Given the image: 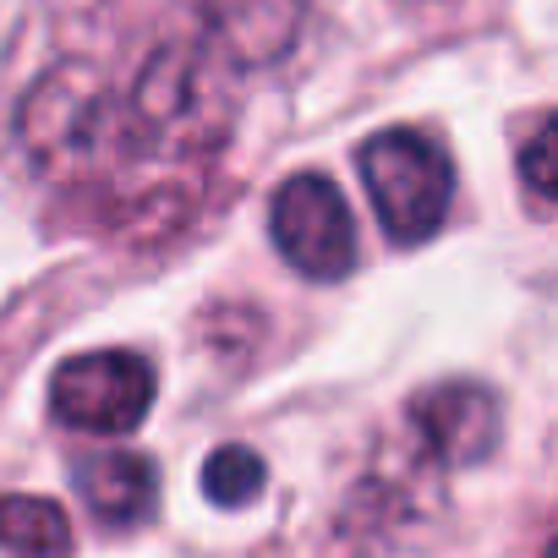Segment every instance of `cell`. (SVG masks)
Segmentation results:
<instances>
[{
  "label": "cell",
  "instance_id": "cell-6",
  "mask_svg": "<svg viewBox=\"0 0 558 558\" xmlns=\"http://www.w3.org/2000/svg\"><path fill=\"white\" fill-rule=\"evenodd\" d=\"M302 0H203V34L235 72L286 61L302 39Z\"/></svg>",
  "mask_w": 558,
  "mask_h": 558
},
{
  "label": "cell",
  "instance_id": "cell-9",
  "mask_svg": "<svg viewBox=\"0 0 558 558\" xmlns=\"http://www.w3.org/2000/svg\"><path fill=\"white\" fill-rule=\"evenodd\" d=\"M203 493H208L219 509H241V504H252V498L263 493V460H257L252 449H241V444L214 449L208 465H203Z\"/></svg>",
  "mask_w": 558,
  "mask_h": 558
},
{
  "label": "cell",
  "instance_id": "cell-7",
  "mask_svg": "<svg viewBox=\"0 0 558 558\" xmlns=\"http://www.w3.org/2000/svg\"><path fill=\"white\" fill-rule=\"evenodd\" d=\"M77 493L94 509L99 525H143L159 504V471L148 454L132 449H105L77 460Z\"/></svg>",
  "mask_w": 558,
  "mask_h": 558
},
{
  "label": "cell",
  "instance_id": "cell-5",
  "mask_svg": "<svg viewBox=\"0 0 558 558\" xmlns=\"http://www.w3.org/2000/svg\"><path fill=\"white\" fill-rule=\"evenodd\" d=\"M411 427L422 438V449L444 465H476L498 449V433H504V411L493 400V389L482 384H465V378H449V384H433L411 400Z\"/></svg>",
  "mask_w": 558,
  "mask_h": 558
},
{
  "label": "cell",
  "instance_id": "cell-2",
  "mask_svg": "<svg viewBox=\"0 0 558 558\" xmlns=\"http://www.w3.org/2000/svg\"><path fill=\"white\" fill-rule=\"evenodd\" d=\"M362 181H367L384 235L400 246L427 241L454 203L449 154L427 132H411V126H395L362 143Z\"/></svg>",
  "mask_w": 558,
  "mask_h": 558
},
{
  "label": "cell",
  "instance_id": "cell-10",
  "mask_svg": "<svg viewBox=\"0 0 558 558\" xmlns=\"http://www.w3.org/2000/svg\"><path fill=\"white\" fill-rule=\"evenodd\" d=\"M520 175L531 181V192H542V197L558 203V116H547V121L525 137V148H520Z\"/></svg>",
  "mask_w": 558,
  "mask_h": 558
},
{
  "label": "cell",
  "instance_id": "cell-3",
  "mask_svg": "<svg viewBox=\"0 0 558 558\" xmlns=\"http://www.w3.org/2000/svg\"><path fill=\"white\" fill-rule=\"evenodd\" d=\"M148 405H154V367L137 351H88L61 362L50 378V411L77 433L121 438L143 427Z\"/></svg>",
  "mask_w": 558,
  "mask_h": 558
},
{
  "label": "cell",
  "instance_id": "cell-4",
  "mask_svg": "<svg viewBox=\"0 0 558 558\" xmlns=\"http://www.w3.org/2000/svg\"><path fill=\"white\" fill-rule=\"evenodd\" d=\"M268 235L286 252V263L307 279H345L356 257V230L340 186L329 175H291L279 181L268 203Z\"/></svg>",
  "mask_w": 558,
  "mask_h": 558
},
{
  "label": "cell",
  "instance_id": "cell-1",
  "mask_svg": "<svg viewBox=\"0 0 558 558\" xmlns=\"http://www.w3.org/2000/svg\"><path fill=\"white\" fill-rule=\"evenodd\" d=\"M235 121V66L203 39L154 45L126 83L94 61L50 66L17 105L28 165L99 225L154 241L192 219Z\"/></svg>",
  "mask_w": 558,
  "mask_h": 558
},
{
  "label": "cell",
  "instance_id": "cell-11",
  "mask_svg": "<svg viewBox=\"0 0 558 558\" xmlns=\"http://www.w3.org/2000/svg\"><path fill=\"white\" fill-rule=\"evenodd\" d=\"M542 558H558V542H553V547H547V553H542Z\"/></svg>",
  "mask_w": 558,
  "mask_h": 558
},
{
  "label": "cell",
  "instance_id": "cell-8",
  "mask_svg": "<svg viewBox=\"0 0 558 558\" xmlns=\"http://www.w3.org/2000/svg\"><path fill=\"white\" fill-rule=\"evenodd\" d=\"M0 547L12 558H72V520L56 498L7 493L0 498Z\"/></svg>",
  "mask_w": 558,
  "mask_h": 558
}]
</instances>
